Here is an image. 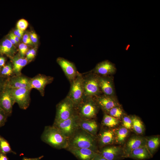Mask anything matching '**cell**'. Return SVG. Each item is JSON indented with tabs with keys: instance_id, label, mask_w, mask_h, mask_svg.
Listing matches in <instances>:
<instances>
[{
	"instance_id": "cell-18",
	"label": "cell",
	"mask_w": 160,
	"mask_h": 160,
	"mask_svg": "<svg viewBox=\"0 0 160 160\" xmlns=\"http://www.w3.org/2000/svg\"><path fill=\"white\" fill-rule=\"evenodd\" d=\"M115 70L113 64L108 60H105L98 63L93 70L97 75L106 76L113 73Z\"/></svg>"
},
{
	"instance_id": "cell-12",
	"label": "cell",
	"mask_w": 160,
	"mask_h": 160,
	"mask_svg": "<svg viewBox=\"0 0 160 160\" xmlns=\"http://www.w3.org/2000/svg\"><path fill=\"white\" fill-rule=\"evenodd\" d=\"M56 61L70 82L71 83L79 73L75 65L73 62L62 57L57 58Z\"/></svg>"
},
{
	"instance_id": "cell-40",
	"label": "cell",
	"mask_w": 160,
	"mask_h": 160,
	"mask_svg": "<svg viewBox=\"0 0 160 160\" xmlns=\"http://www.w3.org/2000/svg\"><path fill=\"white\" fill-rule=\"evenodd\" d=\"M43 157V156H41L35 158H29L24 157H23L22 160H41Z\"/></svg>"
},
{
	"instance_id": "cell-46",
	"label": "cell",
	"mask_w": 160,
	"mask_h": 160,
	"mask_svg": "<svg viewBox=\"0 0 160 160\" xmlns=\"http://www.w3.org/2000/svg\"><path fill=\"white\" fill-rule=\"evenodd\" d=\"M28 46H27L26 44H25L24 45V46L23 51V55L24 57L25 55V54L26 52H27V51H28Z\"/></svg>"
},
{
	"instance_id": "cell-45",
	"label": "cell",
	"mask_w": 160,
	"mask_h": 160,
	"mask_svg": "<svg viewBox=\"0 0 160 160\" xmlns=\"http://www.w3.org/2000/svg\"><path fill=\"white\" fill-rule=\"evenodd\" d=\"M8 39L14 45L16 44L17 43L14 38L9 34L8 35Z\"/></svg>"
},
{
	"instance_id": "cell-32",
	"label": "cell",
	"mask_w": 160,
	"mask_h": 160,
	"mask_svg": "<svg viewBox=\"0 0 160 160\" xmlns=\"http://www.w3.org/2000/svg\"><path fill=\"white\" fill-rule=\"evenodd\" d=\"M28 25V22L25 19H22L18 21L17 24V28L24 31L27 28Z\"/></svg>"
},
{
	"instance_id": "cell-21",
	"label": "cell",
	"mask_w": 160,
	"mask_h": 160,
	"mask_svg": "<svg viewBox=\"0 0 160 160\" xmlns=\"http://www.w3.org/2000/svg\"><path fill=\"white\" fill-rule=\"evenodd\" d=\"M14 74L15 75L22 74L21 70L28 63V61L25 57L21 56L19 54L15 55L10 59Z\"/></svg>"
},
{
	"instance_id": "cell-43",
	"label": "cell",
	"mask_w": 160,
	"mask_h": 160,
	"mask_svg": "<svg viewBox=\"0 0 160 160\" xmlns=\"http://www.w3.org/2000/svg\"><path fill=\"white\" fill-rule=\"evenodd\" d=\"M15 40L17 43H18L20 40V39L16 35H15L13 33L11 32L9 34Z\"/></svg>"
},
{
	"instance_id": "cell-1",
	"label": "cell",
	"mask_w": 160,
	"mask_h": 160,
	"mask_svg": "<svg viewBox=\"0 0 160 160\" xmlns=\"http://www.w3.org/2000/svg\"><path fill=\"white\" fill-rule=\"evenodd\" d=\"M68 147L89 148L99 153L97 136L87 132L80 127L68 138Z\"/></svg>"
},
{
	"instance_id": "cell-5",
	"label": "cell",
	"mask_w": 160,
	"mask_h": 160,
	"mask_svg": "<svg viewBox=\"0 0 160 160\" xmlns=\"http://www.w3.org/2000/svg\"><path fill=\"white\" fill-rule=\"evenodd\" d=\"M98 106L94 97L84 98L77 106L76 110L80 118L85 119H92L96 115Z\"/></svg>"
},
{
	"instance_id": "cell-33",
	"label": "cell",
	"mask_w": 160,
	"mask_h": 160,
	"mask_svg": "<svg viewBox=\"0 0 160 160\" xmlns=\"http://www.w3.org/2000/svg\"><path fill=\"white\" fill-rule=\"evenodd\" d=\"M8 117L5 112L0 108V127L4 125Z\"/></svg>"
},
{
	"instance_id": "cell-15",
	"label": "cell",
	"mask_w": 160,
	"mask_h": 160,
	"mask_svg": "<svg viewBox=\"0 0 160 160\" xmlns=\"http://www.w3.org/2000/svg\"><path fill=\"white\" fill-rule=\"evenodd\" d=\"M66 149L71 153L79 160H92L99 153L87 148L68 147Z\"/></svg>"
},
{
	"instance_id": "cell-42",
	"label": "cell",
	"mask_w": 160,
	"mask_h": 160,
	"mask_svg": "<svg viewBox=\"0 0 160 160\" xmlns=\"http://www.w3.org/2000/svg\"><path fill=\"white\" fill-rule=\"evenodd\" d=\"M0 160H9L6 154L0 152Z\"/></svg>"
},
{
	"instance_id": "cell-39",
	"label": "cell",
	"mask_w": 160,
	"mask_h": 160,
	"mask_svg": "<svg viewBox=\"0 0 160 160\" xmlns=\"http://www.w3.org/2000/svg\"><path fill=\"white\" fill-rule=\"evenodd\" d=\"M6 62V58L3 55H0V68H1L5 65Z\"/></svg>"
},
{
	"instance_id": "cell-38",
	"label": "cell",
	"mask_w": 160,
	"mask_h": 160,
	"mask_svg": "<svg viewBox=\"0 0 160 160\" xmlns=\"http://www.w3.org/2000/svg\"><path fill=\"white\" fill-rule=\"evenodd\" d=\"M25 44L24 43H21L20 44L19 46V54L21 56L24 57L23 55V51L25 45Z\"/></svg>"
},
{
	"instance_id": "cell-28",
	"label": "cell",
	"mask_w": 160,
	"mask_h": 160,
	"mask_svg": "<svg viewBox=\"0 0 160 160\" xmlns=\"http://www.w3.org/2000/svg\"><path fill=\"white\" fill-rule=\"evenodd\" d=\"M15 75L12 63H8L2 67L0 70V76L8 79Z\"/></svg>"
},
{
	"instance_id": "cell-27",
	"label": "cell",
	"mask_w": 160,
	"mask_h": 160,
	"mask_svg": "<svg viewBox=\"0 0 160 160\" xmlns=\"http://www.w3.org/2000/svg\"><path fill=\"white\" fill-rule=\"evenodd\" d=\"M132 121V128L137 134L141 135L143 134L145 128L142 122L140 119L136 116L131 118Z\"/></svg>"
},
{
	"instance_id": "cell-41",
	"label": "cell",
	"mask_w": 160,
	"mask_h": 160,
	"mask_svg": "<svg viewBox=\"0 0 160 160\" xmlns=\"http://www.w3.org/2000/svg\"><path fill=\"white\" fill-rule=\"evenodd\" d=\"M92 160H107L102 156L99 153Z\"/></svg>"
},
{
	"instance_id": "cell-19",
	"label": "cell",
	"mask_w": 160,
	"mask_h": 160,
	"mask_svg": "<svg viewBox=\"0 0 160 160\" xmlns=\"http://www.w3.org/2000/svg\"><path fill=\"white\" fill-rule=\"evenodd\" d=\"M16 52L15 47L8 38L4 39L0 44V55H6L11 59Z\"/></svg>"
},
{
	"instance_id": "cell-13",
	"label": "cell",
	"mask_w": 160,
	"mask_h": 160,
	"mask_svg": "<svg viewBox=\"0 0 160 160\" xmlns=\"http://www.w3.org/2000/svg\"><path fill=\"white\" fill-rule=\"evenodd\" d=\"M31 79V78L22 73L19 75H15L7 79L6 86L10 89L21 88H27L30 89L29 85Z\"/></svg>"
},
{
	"instance_id": "cell-16",
	"label": "cell",
	"mask_w": 160,
	"mask_h": 160,
	"mask_svg": "<svg viewBox=\"0 0 160 160\" xmlns=\"http://www.w3.org/2000/svg\"><path fill=\"white\" fill-rule=\"evenodd\" d=\"M146 138L140 136H135L130 138L123 147L126 158L133 150L146 145Z\"/></svg>"
},
{
	"instance_id": "cell-34",
	"label": "cell",
	"mask_w": 160,
	"mask_h": 160,
	"mask_svg": "<svg viewBox=\"0 0 160 160\" xmlns=\"http://www.w3.org/2000/svg\"><path fill=\"white\" fill-rule=\"evenodd\" d=\"M7 79L3 78L0 76V93L6 87Z\"/></svg>"
},
{
	"instance_id": "cell-9",
	"label": "cell",
	"mask_w": 160,
	"mask_h": 160,
	"mask_svg": "<svg viewBox=\"0 0 160 160\" xmlns=\"http://www.w3.org/2000/svg\"><path fill=\"white\" fill-rule=\"evenodd\" d=\"M99 153L107 160H121L126 158L123 147L108 145L99 150Z\"/></svg>"
},
{
	"instance_id": "cell-8",
	"label": "cell",
	"mask_w": 160,
	"mask_h": 160,
	"mask_svg": "<svg viewBox=\"0 0 160 160\" xmlns=\"http://www.w3.org/2000/svg\"><path fill=\"white\" fill-rule=\"evenodd\" d=\"M10 89L15 103L17 104L20 108L23 110L27 109L31 102V90L27 88Z\"/></svg>"
},
{
	"instance_id": "cell-30",
	"label": "cell",
	"mask_w": 160,
	"mask_h": 160,
	"mask_svg": "<svg viewBox=\"0 0 160 160\" xmlns=\"http://www.w3.org/2000/svg\"><path fill=\"white\" fill-rule=\"evenodd\" d=\"M107 113L109 115L119 119L123 114L122 110L118 106L113 108Z\"/></svg>"
},
{
	"instance_id": "cell-17",
	"label": "cell",
	"mask_w": 160,
	"mask_h": 160,
	"mask_svg": "<svg viewBox=\"0 0 160 160\" xmlns=\"http://www.w3.org/2000/svg\"><path fill=\"white\" fill-rule=\"evenodd\" d=\"M95 97L94 98L98 106L106 113L113 108L117 106L116 103L110 96L104 95Z\"/></svg>"
},
{
	"instance_id": "cell-2",
	"label": "cell",
	"mask_w": 160,
	"mask_h": 160,
	"mask_svg": "<svg viewBox=\"0 0 160 160\" xmlns=\"http://www.w3.org/2000/svg\"><path fill=\"white\" fill-rule=\"evenodd\" d=\"M41 139L44 142L57 149H66L68 146V138L53 125L45 127Z\"/></svg>"
},
{
	"instance_id": "cell-22",
	"label": "cell",
	"mask_w": 160,
	"mask_h": 160,
	"mask_svg": "<svg viewBox=\"0 0 160 160\" xmlns=\"http://www.w3.org/2000/svg\"><path fill=\"white\" fill-rule=\"evenodd\" d=\"M79 126L87 132L95 136L98 130V126L97 122L94 119H83L80 118Z\"/></svg>"
},
{
	"instance_id": "cell-3",
	"label": "cell",
	"mask_w": 160,
	"mask_h": 160,
	"mask_svg": "<svg viewBox=\"0 0 160 160\" xmlns=\"http://www.w3.org/2000/svg\"><path fill=\"white\" fill-rule=\"evenodd\" d=\"M82 75L84 89L83 99L98 95L101 91L99 84V76L92 72L82 74Z\"/></svg>"
},
{
	"instance_id": "cell-47",
	"label": "cell",
	"mask_w": 160,
	"mask_h": 160,
	"mask_svg": "<svg viewBox=\"0 0 160 160\" xmlns=\"http://www.w3.org/2000/svg\"><path fill=\"white\" fill-rule=\"evenodd\" d=\"M23 39H31L30 35L28 33H26L24 34L23 36Z\"/></svg>"
},
{
	"instance_id": "cell-44",
	"label": "cell",
	"mask_w": 160,
	"mask_h": 160,
	"mask_svg": "<svg viewBox=\"0 0 160 160\" xmlns=\"http://www.w3.org/2000/svg\"><path fill=\"white\" fill-rule=\"evenodd\" d=\"M23 41L25 44H32L33 43L31 39H28L23 38Z\"/></svg>"
},
{
	"instance_id": "cell-7",
	"label": "cell",
	"mask_w": 160,
	"mask_h": 160,
	"mask_svg": "<svg viewBox=\"0 0 160 160\" xmlns=\"http://www.w3.org/2000/svg\"><path fill=\"white\" fill-rule=\"evenodd\" d=\"M70 84V90L67 96L71 100L76 107L83 99L84 89L82 74L79 73Z\"/></svg>"
},
{
	"instance_id": "cell-36",
	"label": "cell",
	"mask_w": 160,
	"mask_h": 160,
	"mask_svg": "<svg viewBox=\"0 0 160 160\" xmlns=\"http://www.w3.org/2000/svg\"><path fill=\"white\" fill-rule=\"evenodd\" d=\"M30 35L31 40L33 43H36L38 41V37L36 33L34 32H32Z\"/></svg>"
},
{
	"instance_id": "cell-35",
	"label": "cell",
	"mask_w": 160,
	"mask_h": 160,
	"mask_svg": "<svg viewBox=\"0 0 160 160\" xmlns=\"http://www.w3.org/2000/svg\"><path fill=\"white\" fill-rule=\"evenodd\" d=\"M13 33L15 35L17 36L20 39L23 36L24 31H22L17 28L14 31Z\"/></svg>"
},
{
	"instance_id": "cell-31",
	"label": "cell",
	"mask_w": 160,
	"mask_h": 160,
	"mask_svg": "<svg viewBox=\"0 0 160 160\" xmlns=\"http://www.w3.org/2000/svg\"><path fill=\"white\" fill-rule=\"evenodd\" d=\"M122 124L123 127L128 129L132 128V121L131 118L127 116H125L122 118Z\"/></svg>"
},
{
	"instance_id": "cell-20",
	"label": "cell",
	"mask_w": 160,
	"mask_h": 160,
	"mask_svg": "<svg viewBox=\"0 0 160 160\" xmlns=\"http://www.w3.org/2000/svg\"><path fill=\"white\" fill-rule=\"evenodd\" d=\"M152 157L145 145L132 151L127 158L136 160H144L150 159Z\"/></svg>"
},
{
	"instance_id": "cell-26",
	"label": "cell",
	"mask_w": 160,
	"mask_h": 160,
	"mask_svg": "<svg viewBox=\"0 0 160 160\" xmlns=\"http://www.w3.org/2000/svg\"><path fill=\"white\" fill-rule=\"evenodd\" d=\"M120 122L119 119L105 113L104 115L102 124L103 126L111 128L116 127L119 125Z\"/></svg>"
},
{
	"instance_id": "cell-6",
	"label": "cell",
	"mask_w": 160,
	"mask_h": 160,
	"mask_svg": "<svg viewBox=\"0 0 160 160\" xmlns=\"http://www.w3.org/2000/svg\"><path fill=\"white\" fill-rule=\"evenodd\" d=\"M80 119L76 113L66 120L60 122H54L53 126L69 138L79 128Z\"/></svg>"
},
{
	"instance_id": "cell-10",
	"label": "cell",
	"mask_w": 160,
	"mask_h": 160,
	"mask_svg": "<svg viewBox=\"0 0 160 160\" xmlns=\"http://www.w3.org/2000/svg\"><path fill=\"white\" fill-rule=\"evenodd\" d=\"M54 80V78L50 76L39 74L31 78L29 89L31 90L35 89L40 92L41 95L43 97L45 94V89L48 84L51 83Z\"/></svg>"
},
{
	"instance_id": "cell-11",
	"label": "cell",
	"mask_w": 160,
	"mask_h": 160,
	"mask_svg": "<svg viewBox=\"0 0 160 160\" xmlns=\"http://www.w3.org/2000/svg\"><path fill=\"white\" fill-rule=\"evenodd\" d=\"M15 103L11 94L10 89L6 86L0 93V108L2 110L8 117L12 112L13 106Z\"/></svg>"
},
{
	"instance_id": "cell-4",
	"label": "cell",
	"mask_w": 160,
	"mask_h": 160,
	"mask_svg": "<svg viewBox=\"0 0 160 160\" xmlns=\"http://www.w3.org/2000/svg\"><path fill=\"white\" fill-rule=\"evenodd\" d=\"M76 113L74 104L70 99L66 96L56 105L54 122H60L66 120Z\"/></svg>"
},
{
	"instance_id": "cell-24",
	"label": "cell",
	"mask_w": 160,
	"mask_h": 160,
	"mask_svg": "<svg viewBox=\"0 0 160 160\" xmlns=\"http://www.w3.org/2000/svg\"><path fill=\"white\" fill-rule=\"evenodd\" d=\"M159 136H154L146 138V145L149 152L153 156L158 149L160 145Z\"/></svg>"
},
{
	"instance_id": "cell-25",
	"label": "cell",
	"mask_w": 160,
	"mask_h": 160,
	"mask_svg": "<svg viewBox=\"0 0 160 160\" xmlns=\"http://www.w3.org/2000/svg\"><path fill=\"white\" fill-rule=\"evenodd\" d=\"M114 130L115 143L119 144H123L129 135L128 129L121 127Z\"/></svg>"
},
{
	"instance_id": "cell-14",
	"label": "cell",
	"mask_w": 160,
	"mask_h": 160,
	"mask_svg": "<svg viewBox=\"0 0 160 160\" xmlns=\"http://www.w3.org/2000/svg\"><path fill=\"white\" fill-rule=\"evenodd\" d=\"M98 146L100 148L115 143L114 129L105 128L101 131L97 137Z\"/></svg>"
},
{
	"instance_id": "cell-29",
	"label": "cell",
	"mask_w": 160,
	"mask_h": 160,
	"mask_svg": "<svg viewBox=\"0 0 160 160\" xmlns=\"http://www.w3.org/2000/svg\"><path fill=\"white\" fill-rule=\"evenodd\" d=\"M0 152L6 154L12 153L16 154V152L12 151L8 142L4 137L0 135Z\"/></svg>"
},
{
	"instance_id": "cell-37",
	"label": "cell",
	"mask_w": 160,
	"mask_h": 160,
	"mask_svg": "<svg viewBox=\"0 0 160 160\" xmlns=\"http://www.w3.org/2000/svg\"><path fill=\"white\" fill-rule=\"evenodd\" d=\"M36 48H34L31 49V55L29 61L32 60L36 57Z\"/></svg>"
},
{
	"instance_id": "cell-23",
	"label": "cell",
	"mask_w": 160,
	"mask_h": 160,
	"mask_svg": "<svg viewBox=\"0 0 160 160\" xmlns=\"http://www.w3.org/2000/svg\"><path fill=\"white\" fill-rule=\"evenodd\" d=\"M99 82L100 90L105 95L109 96L113 94V87L108 79L105 76H99Z\"/></svg>"
}]
</instances>
